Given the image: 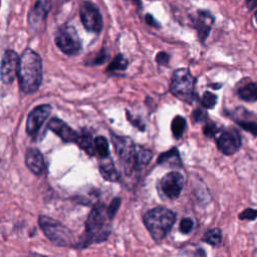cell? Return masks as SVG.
I'll use <instances>...</instances> for the list:
<instances>
[{"mask_svg": "<svg viewBox=\"0 0 257 257\" xmlns=\"http://www.w3.org/2000/svg\"><path fill=\"white\" fill-rule=\"evenodd\" d=\"M42 60L40 55L26 48L19 59L17 77L20 89L24 93H33L38 90L42 82Z\"/></svg>", "mask_w": 257, "mask_h": 257, "instance_id": "1", "label": "cell"}, {"mask_svg": "<svg viewBox=\"0 0 257 257\" xmlns=\"http://www.w3.org/2000/svg\"><path fill=\"white\" fill-rule=\"evenodd\" d=\"M216 146L223 155L232 156L240 150L242 139L236 128H229L216 138Z\"/></svg>", "mask_w": 257, "mask_h": 257, "instance_id": "10", "label": "cell"}, {"mask_svg": "<svg viewBox=\"0 0 257 257\" xmlns=\"http://www.w3.org/2000/svg\"><path fill=\"white\" fill-rule=\"evenodd\" d=\"M79 16L83 27L93 33H99L103 27V20L101 13L97 6L90 2L84 1L79 7Z\"/></svg>", "mask_w": 257, "mask_h": 257, "instance_id": "8", "label": "cell"}, {"mask_svg": "<svg viewBox=\"0 0 257 257\" xmlns=\"http://www.w3.org/2000/svg\"><path fill=\"white\" fill-rule=\"evenodd\" d=\"M190 18L193 27L197 30L200 42L204 43L210 34L215 17L208 10H197L196 15H192Z\"/></svg>", "mask_w": 257, "mask_h": 257, "instance_id": "14", "label": "cell"}, {"mask_svg": "<svg viewBox=\"0 0 257 257\" xmlns=\"http://www.w3.org/2000/svg\"><path fill=\"white\" fill-rule=\"evenodd\" d=\"M194 227V221L191 218H183L179 225V230L183 234H189L193 230Z\"/></svg>", "mask_w": 257, "mask_h": 257, "instance_id": "32", "label": "cell"}, {"mask_svg": "<svg viewBox=\"0 0 257 257\" xmlns=\"http://www.w3.org/2000/svg\"><path fill=\"white\" fill-rule=\"evenodd\" d=\"M154 156V153L149 150V149H145V148H137V167L138 169H141L147 165H149V163L152 161Z\"/></svg>", "mask_w": 257, "mask_h": 257, "instance_id": "24", "label": "cell"}, {"mask_svg": "<svg viewBox=\"0 0 257 257\" xmlns=\"http://www.w3.org/2000/svg\"><path fill=\"white\" fill-rule=\"evenodd\" d=\"M127 59L122 54H117L111 62L107 66V71L109 72H115V71H123L127 67Z\"/></svg>", "mask_w": 257, "mask_h": 257, "instance_id": "25", "label": "cell"}, {"mask_svg": "<svg viewBox=\"0 0 257 257\" xmlns=\"http://www.w3.org/2000/svg\"><path fill=\"white\" fill-rule=\"evenodd\" d=\"M55 44L66 55L73 56L80 52L82 48L81 39L71 25H62L55 34Z\"/></svg>", "mask_w": 257, "mask_h": 257, "instance_id": "7", "label": "cell"}, {"mask_svg": "<svg viewBox=\"0 0 257 257\" xmlns=\"http://www.w3.org/2000/svg\"><path fill=\"white\" fill-rule=\"evenodd\" d=\"M52 8L51 0H37L28 14V24L34 30L43 28L48 13Z\"/></svg>", "mask_w": 257, "mask_h": 257, "instance_id": "12", "label": "cell"}, {"mask_svg": "<svg viewBox=\"0 0 257 257\" xmlns=\"http://www.w3.org/2000/svg\"><path fill=\"white\" fill-rule=\"evenodd\" d=\"M108 58V53L107 51L102 48L90 61H87L86 64L87 65H99V64H102L104 63Z\"/></svg>", "mask_w": 257, "mask_h": 257, "instance_id": "30", "label": "cell"}, {"mask_svg": "<svg viewBox=\"0 0 257 257\" xmlns=\"http://www.w3.org/2000/svg\"><path fill=\"white\" fill-rule=\"evenodd\" d=\"M185 186L184 176L177 172L173 171L166 174L159 183V190L163 196L169 200H175L180 197Z\"/></svg>", "mask_w": 257, "mask_h": 257, "instance_id": "9", "label": "cell"}, {"mask_svg": "<svg viewBox=\"0 0 257 257\" xmlns=\"http://www.w3.org/2000/svg\"><path fill=\"white\" fill-rule=\"evenodd\" d=\"M192 253H193V257H207L206 251L203 248H197Z\"/></svg>", "mask_w": 257, "mask_h": 257, "instance_id": "36", "label": "cell"}, {"mask_svg": "<svg viewBox=\"0 0 257 257\" xmlns=\"http://www.w3.org/2000/svg\"><path fill=\"white\" fill-rule=\"evenodd\" d=\"M238 218L240 220H249L254 221L257 218V209L253 208H246L240 214L238 215Z\"/></svg>", "mask_w": 257, "mask_h": 257, "instance_id": "33", "label": "cell"}, {"mask_svg": "<svg viewBox=\"0 0 257 257\" xmlns=\"http://www.w3.org/2000/svg\"><path fill=\"white\" fill-rule=\"evenodd\" d=\"M222 238H223V234H222L221 229L212 228L205 232V234L202 238V241L215 247V246H218L222 242Z\"/></svg>", "mask_w": 257, "mask_h": 257, "instance_id": "22", "label": "cell"}, {"mask_svg": "<svg viewBox=\"0 0 257 257\" xmlns=\"http://www.w3.org/2000/svg\"><path fill=\"white\" fill-rule=\"evenodd\" d=\"M254 16H255V21H256V23H257V11L255 12V15H254Z\"/></svg>", "mask_w": 257, "mask_h": 257, "instance_id": "39", "label": "cell"}, {"mask_svg": "<svg viewBox=\"0 0 257 257\" xmlns=\"http://www.w3.org/2000/svg\"><path fill=\"white\" fill-rule=\"evenodd\" d=\"M144 224L156 242L163 241L171 232L177 215L165 207H156L149 210L143 217Z\"/></svg>", "mask_w": 257, "mask_h": 257, "instance_id": "3", "label": "cell"}, {"mask_svg": "<svg viewBox=\"0 0 257 257\" xmlns=\"http://www.w3.org/2000/svg\"><path fill=\"white\" fill-rule=\"evenodd\" d=\"M47 127L50 131H52L55 135H57L63 142L76 144L79 134H77L72 127H70L62 119L58 117H52L49 120Z\"/></svg>", "mask_w": 257, "mask_h": 257, "instance_id": "15", "label": "cell"}, {"mask_svg": "<svg viewBox=\"0 0 257 257\" xmlns=\"http://www.w3.org/2000/svg\"><path fill=\"white\" fill-rule=\"evenodd\" d=\"M192 120L196 123L199 122H206L208 120V114L207 111L204 109V107H197L196 109L193 110L192 112Z\"/></svg>", "mask_w": 257, "mask_h": 257, "instance_id": "29", "label": "cell"}, {"mask_svg": "<svg viewBox=\"0 0 257 257\" xmlns=\"http://www.w3.org/2000/svg\"><path fill=\"white\" fill-rule=\"evenodd\" d=\"M246 3L250 10L257 7V0H246Z\"/></svg>", "mask_w": 257, "mask_h": 257, "instance_id": "37", "label": "cell"}, {"mask_svg": "<svg viewBox=\"0 0 257 257\" xmlns=\"http://www.w3.org/2000/svg\"><path fill=\"white\" fill-rule=\"evenodd\" d=\"M120 203H121V199L116 197L114 199H112V201L110 202V204L108 205V207H106V211H107V215L109 217L110 220H112L114 218V216L116 215L118 209H119V206H120Z\"/></svg>", "mask_w": 257, "mask_h": 257, "instance_id": "31", "label": "cell"}, {"mask_svg": "<svg viewBox=\"0 0 257 257\" xmlns=\"http://www.w3.org/2000/svg\"><path fill=\"white\" fill-rule=\"evenodd\" d=\"M220 132L218 125L216 122L212 121V120H207L205 122V124L203 125V134L206 138L208 139H212V138H215L216 135Z\"/></svg>", "mask_w": 257, "mask_h": 257, "instance_id": "27", "label": "cell"}, {"mask_svg": "<svg viewBox=\"0 0 257 257\" xmlns=\"http://www.w3.org/2000/svg\"><path fill=\"white\" fill-rule=\"evenodd\" d=\"M145 20H146L147 24H148V25H150V26L158 27V28L161 26V25H160V23L155 19V17H154L152 14H146V16H145Z\"/></svg>", "mask_w": 257, "mask_h": 257, "instance_id": "35", "label": "cell"}, {"mask_svg": "<svg viewBox=\"0 0 257 257\" xmlns=\"http://www.w3.org/2000/svg\"><path fill=\"white\" fill-rule=\"evenodd\" d=\"M19 59L20 56L14 50L7 49L4 52L0 67V77L3 83L9 84L13 82L14 78L17 76Z\"/></svg>", "mask_w": 257, "mask_h": 257, "instance_id": "11", "label": "cell"}, {"mask_svg": "<svg viewBox=\"0 0 257 257\" xmlns=\"http://www.w3.org/2000/svg\"><path fill=\"white\" fill-rule=\"evenodd\" d=\"M108 221L110 219L107 215L106 207L103 204L94 205L85 223L84 236L80 238L78 245L86 247L91 243L105 241L109 235Z\"/></svg>", "mask_w": 257, "mask_h": 257, "instance_id": "2", "label": "cell"}, {"mask_svg": "<svg viewBox=\"0 0 257 257\" xmlns=\"http://www.w3.org/2000/svg\"><path fill=\"white\" fill-rule=\"evenodd\" d=\"M187 128V120L184 116L182 115H176L171 123V130H172V134L173 137L177 140L181 139Z\"/></svg>", "mask_w": 257, "mask_h": 257, "instance_id": "21", "label": "cell"}, {"mask_svg": "<svg viewBox=\"0 0 257 257\" xmlns=\"http://www.w3.org/2000/svg\"><path fill=\"white\" fill-rule=\"evenodd\" d=\"M210 86L213 87L214 89H219V88H221L222 83H212V84H210Z\"/></svg>", "mask_w": 257, "mask_h": 257, "instance_id": "38", "label": "cell"}, {"mask_svg": "<svg viewBox=\"0 0 257 257\" xmlns=\"http://www.w3.org/2000/svg\"><path fill=\"white\" fill-rule=\"evenodd\" d=\"M39 226L45 236L56 246H77L78 242L72 231L59 221L40 215L38 219Z\"/></svg>", "mask_w": 257, "mask_h": 257, "instance_id": "5", "label": "cell"}, {"mask_svg": "<svg viewBox=\"0 0 257 257\" xmlns=\"http://www.w3.org/2000/svg\"><path fill=\"white\" fill-rule=\"evenodd\" d=\"M51 112V105L40 104L34 107L27 116L26 121V133L30 137H34L38 134L43 122L49 116Z\"/></svg>", "mask_w": 257, "mask_h": 257, "instance_id": "13", "label": "cell"}, {"mask_svg": "<svg viewBox=\"0 0 257 257\" xmlns=\"http://www.w3.org/2000/svg\"><path fill=\"white\" fill-rule=\"evenodd\" d=\"M237 94L239 98L247 102L257 101V83L253 81H248L247 83L241 85L237 89Z\"/></svg>", "mask_w": 257, "mask_h": 257, "instance_id": "19", "label": "cell"}, {"mask_svg": "<svg viewBox=\"0 0 257 257\" xmlns=\"http://www.w3.org/2000/svg\"><path fill=\"white\" fill-rule=\"evenodd\" d=\"M196 77L188 68H178L174 71L170 83L171 93L180 100L193 104L197 98L195 92Z\"/></svg>", "mask_w": 257, "mask_h": 257, "instance_id": "4", "label": "cell"}, {"mask_svg": "<svg viewBox=\"0 0 257 257\" xmlns=\"http://www.w3.org/2000/svg\"><path fill=\"white\" fill-rule=\"evenodd\" d=\"M25 164L27 168L35 175H41L45 168L44 157L38 149L30 148L25 154Z\"/></svg>", "mask_w": 257, "mask_h": 257, "instance_id": "16", "label": "cell"}, {"mask_svg": "<svg viewBox=\"0 0 257 257\" xmlns=\"http://www.w3.org/2000/svg\"><path fill=\"white\" fill-rule=\"evenodd\" d=\"M171 56L170 54H168L165 51H161L156 55V61L159 65H164V66H168L169 62H170Z\"/></svg>", "mask_w": 257, "mask_h": 257, "instance_id": "34", "label": "cell"}, {"mask_svg": "<svg viewBox=\"0 0 257 257\" xmlns=\"http://www.w3.org/2000/svg\"><path fill=\"white\" fill-rule=\"evenodd\" d=\"M94 151H95V155H97L100 159L109 157L108 143L104 137L98 136L94 139Z\"/></svg>", "mask_w": 257, "mask_h": 257, "instance_id": "23", "label": "cell"}, {"mask_svg": "<svg viewBox=\"0 0 257 257\" xmlns=\"http://www.w3.org/2000/svg\"><path fill=\"white\" fill-rule=\"evenodd\" d=\"M217 95L211 91H205L201 98V104L206 109H212L217 103Z\"/></svg>", "mask_w": 257, "mask_h": 257, "instance_id": "26", "label": "cell"}, {"mask_svg": "<svg viewBox=\"0 0 257 257\" xmlns=\"http://www.w3.org/2000/svg\"><path fill=\"white\" fill-rule=\"evenodd\" d=\"M157 162L159 165H167L174 168H181L183 165L180 152L176 147L160 154Z\"/></svg>", "mask_w": 257, "mask_h": 257, "instance_id": "17", "label": "cell"}, {"mask_svg": "<svg viewBox=\"0 0 257 257\" xmlns=\"http://www.w3.org/2000/svg\"><path fill=\"white\" fill-rule=\"evenodd\" d=\"M76 144L87 155H89V156H94L95 155L94 140L92 139V136L89 132H82L81 134H79Z\"/></svg>", "mask_w": 257, "mask_h": 257, "instance_id": "20", "label": "cell"}, {"mask_svg": "<svg viewBox=\"0 0 257 257\" xmlns=\"http://www.w3.org/2000/svg\"><path fill=\"white\" fill-rule=\"evenodd\" d=\"M111 142L118 157L122 171L131 175L137 167V147L130 137L111 134Z\"/></svg>", "mask_w": 257, "mask_h": 257, "instance_id": "6", "label": "cell"}, {"mask_svg": "<svg viewBox=\"0 0 257 257\" xmlns=\"http://www.w3.org/2000/svg\"><path fill=\"white\" fill-rule=\"evenodd\" d=\"M99 172L102 178L106 181L116 182L119 179V175L115 169L114 163L109 157L101 159V162L99 164Z\"/></svg>", "mask_w": 257, "mask_h": 257, "instance_id": "18", "label": "cell"}, {"mask_svg": "<svg viewBox=\"0 0 257 257\" xmlns=\"http://www.w3.org/2000/svg\"><path fill=\"white\" fill-rule=\"evenodd\" d=\"M235 120L239 124V126L242 127L244 131L257 137V122L249 119H235Z\"/></svg>", "mask_w": 257, "mask_h": 257, "instance_id": "28", "label": "cell"}]
</instances>
